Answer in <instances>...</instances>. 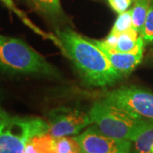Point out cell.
Wrapping results in <instances>:
<instances>
[{
	"label": "cell",
	"mask_w": 153,
	"mask_h": 153,
	"mask_svg": "<svg viewBox=\"0 0 153 153\" xmlns=\"http://www.w3.org/2000/svg\"><path fill=\"white\" fill-rule=\"evenodd\" d=\"M58 37L68 57L88 85L105 87L114 84L122 77L123 75L92 41L71 29L58 32Z\"/></svg>",
	"instance_id": "cell-1"
},
{
	"label": "cell",
	"mask_w": 153,
	"mask_h": 153,
	"mask_svg": "<svg viewBox=\"0 0 153 153\" xmlns=\"http://www.w3.org/2000/svg\"><path fill=\"white\" fill-rule=\"evenodd\" d=\"M0 70L20 74L56 76L57 71L21 39L0 35Z\"/></svg>",
	"instance_id": "cell-2"
},
{
	"label": "cell",
	"mask_w": 153,
	"mask_h": 153,
	"mask_svg": "<svg viewBox=\"0 0 153 153\" xmlns=\"http://www.w3.org/2000/svg\"><path fill=\"white\" fill-rule=\"evenodd\" d=\"M92 123L103 134L132 142L146 125L148 121L103 100L96 101L88 112Z\"/></svg>",
	"instance_id": "cell-3"
},
{
	"label": "cell",
	"mask_w": 153,
	"mask_h": 153,
	"mask_svg": "<svg viewBox=\"0 0 153 153\" xmlns=\"http://www.w3.org/2000/svg\"><path fill=\"white\" fill-rule=\"evenodd\" d=\"M105 101L148 122H153V94L136 86H123L105 94Z\"/></svg>",
	"instance_id": "cell-4"
},
{
	"label": "cell",
	"mask_w": 153,
	"mask_h": 153,
	"mask_svg": "<svg viewBox=\"0 0 153 153\" xmlns=\"http://www.w3.org/2000/svg\"><path fill=\"white\" fill-rule=\"evenodd\" d=\"M92 122L88 114L72 108L53 110L49 117V133L55 139L76 134Z\"/></svg>",
	"instance_id": "cell-5"
},
{
	"label": "cell",
	"mask_w": 153,
	"mask_h": 153,
	"mask_svg": "<svg viewBox=\"0 0 153 153\" xmlns=\"http://www.w3.org/2000/svg\"><path fill=\"white\" fill-rule=\"evenodd\" d=\"M75 139L84 153H129L132 148V141L108 136L95 125Z\"/></svg>",
	"instance_id": "cell-6"
},
{
	"label": "cell",
	"mask_w": 153,
	"mask_h": 153,
	"mask_svg": "<svg viewBox=\"0 0 153 153\" xmlns=\"http://www.w3.org/2000/svg\"><path fill=\"white\" fill-rule=\"evenodd\" d=\"M90 41H92L96 46H98L100 50L107 57L111 64L113 66L116 70L119 71L122 75L129 74L141 62L144 44H145V42L141 36L139 38V43L137 44L136 48L128 53L111 51L103 46L100 42V40H90Z\"/></svg>",
	"instance_id": "cell-7"
},
{
	"label": "cell",
	"mask_w": 153,
	"mask_h": 153,
	"mask_svg": "<svg viewBox=\"0 0 153 153\" xmlns=\"http://www.w3.org/2000/svg\"><path fill=\"white\" fill-rule=\"evenodd\" d=\"M24 153H57L55 139L49 131L35 134L27 140Z\"/></svg>",
	"instance_id": "cell-8"
},
{
	"label": "cell",
	"mask_w": 153,
	"mask_h": 153,
	"mask_svg": "<svg viewBox=\"0 0 153 153\" xmlns=\"http://www.w3.org/2000/svg\"><path fill=\"white\" fill-rule=\"evenodd\" d=\"M152 0H136L131 9L133 29L140 35L147 17Z\"/></svg>",
	"instance_id": "cell-9"
},
{
	"label": "cell",
	"mask_w": 153,
	"mask_h": 153,
	"mask_svg": "<svg viewBox=\"0 0 153 153\" xmlns=\"http://www.w3.org/2000/svg\"><path fill=\"white\" fill-rule=\"evenodd\" d=\"M140 37V35L134 29H130L127 32L119 33V34H117V44L115 45L114 49H110V50L116 51V52H121V53L131 52L136 48L137 44L139 43Z\"/></svg>",
	"instance_id": "cell-10"
},
{
	"label": "cell",
	"mask_w": 153,
	"mask_h": 153,
	"mask_svg": "<svg viewBox=\"0 0 153 153\" xmlns=\"http://www.w3.org/2000/svg\"><path fill=\"white\" fill-rule=\"evenodd\" d=\"M33 10L49 17H57L62 15L60 0H27Z\"/></svg>",
	"instance_id": "cell-11"
},
{
	"label": "cell",
	"mask_w": 153,
	"mask_h": 153,
	"mask_svg": "<svg viewBox=\"0 0 153 153\" xmlns=\"http://www.w3.org/2000/svg\"><path fill=\"white\" fill-rule=\"evenodd\" d=\"M134 143L136 153L151 152L153 146V122H148Z\"/></svg>",
	"instance_id": "cell-12"
},
{
	"label": "cell",
	"mask_w": 153,
	"mask_h": 153,
	"mask_svg": "<svg viewBox=\"0 0 153 153\" xmlns=\"http://www.w3.org/2000/svg\"><path fill=\"white\" fill-rule=\"evenodd\" d=\"M57 153H82L81 146L75 137H60L55 139Z\"/></svg>",
	"instance_id": "cell-13"
},
{
	"label": "cell",
	"mask_w": 153,
	"mask_h": 153,
	"mask_svg": "<svg viewBox=\"0 0 153 153\" xmlns=\"http://www.w3.org/2000/svg\"><path fill=\"white\" fill-rule=\"evenodd\" d=\"M130 29H133L131 10L119 14V16L117 18L114 25L112 27L111 33L119 34V33L127 32Z\"/></svg>",
	"instance_id": "cell-14"
},
{
	"label": "cell",
	"mask_w": 153,
	"mask_h": 153,
	"mask_svg": "<svg viewBox=\"0 0 153 153\" xmlns=\"http://www.w3.org/2000/svg\"><path fill=\"white\" fill-rule=\"evenodd\" d=\"M140 36L143 38L145 43L153 42V4L151 3V5L148 10L147 17L145 22L144 27Z\"/></svg>",
	"instance_id": "cell-15"
},
{
	"label": "cell",
	"mask_w": 153,
	"mask_h": 153,
	"mask_svg": "<svg viewBox=\"0 0 153 153\" xmlns=\"http://www.w3.org/2000/svg\"><path fill=\"white\" fill-rule=\"evenodd\" d=\"M107 2L111 8L118 14L128 10L133 3L132 0H107Z\"/></svg>",
	"instance_id": "cell-16"
},
{
	"label": "cell",
	"mask_w": 153,
	"mask_h": 153,
	"mask_svg": "<svg viewBox=\"0 0 153 153\" xmlns=\"http://www.w3.org/2000/svg\"><path fill=\"white\" fill-rule=\"evenodd\" d=\"M6 113L4 112V111H3L2 110H1V108H0V117H3V116H4Z\"/></svg>",
	"instance_id": "cell-17"
},
{
	"label": "cell",
	"mask_w": 153,
	"mask_h": 153,
	"mask_svg": "<svg viewBox=\"0 0 153 153\" xmlns=\"http://www.w3.org/2000/svg\"><path fill=\"white\" fill-rule=\"evenodd\" d=\"M3 1H5V2H7V3H8V2H10L9 0H3Z\"/></svg>",
	"instance_id": "cell-18"
},
{
	"label": "cell",
	"mask_w": 153,
	"mask_h": 153,
	"mask_svg": "<svg viewBox=\"0 0 153 153\" xmlns=\"http://www.w3.org/2000/svg\"><path fill=\"white\" fill-rule=\"evenodd\" d=\"M132 1H133V2H134V1H136V0H132Z\"/></svg>",
	"instance_id": "cell-19"
},
{
	"label": "cell",
	"mask_w": 153,
	"mask_h": 153,
	"mask_svg": "<svg viewBox=\"0 0 153 153\" xmlns=\"http://www.w3.org/2000/svg\"><path fill=\"white\" fill-rule=\"evenodd\" d=\"M152 4H153V0H152Z\"/></svg>",
	"instance_id": "cell-20"
},
{
	"label": "cell",
	"mask_w": 153,
	"mask_h": 153,
	"mask_svg": "<svg viewBox=\"0 0 153 153\" xmlns=\"http://www.w3.org/2000/svg\"><path fill=\"white\" fill-rule=\"evenodd\" d=\"M82 153H84V152H82Z\"/></svg>",
	"instance_id": "cell-21"
}]
</instances>
